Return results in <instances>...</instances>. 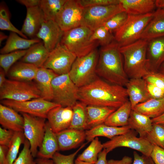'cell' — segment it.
<instances>
[{
    "instance_id": "1",
    "label": "cell",
    "mask_w": 164,
    "mask_h": 164,
    "mask_svg": "<svg viewBox=\"0 0 164 164\" xmlns=\"http://www.w3.org/2000/svg\"><path fill=\"white\" fill-rule=\"evenodd\" d=\"M78 100L87 105L117 109L129 100L124 87L110 83L98 77L89 84L79 88Z\"/></svg>"
},
{
    "instance_id": "4",
    "label": "cell",
    "mask_w": 164,
    "mask_h": 164,
    "mask_svg": "<svg viewBox=\"0 0 164 164\" xmlns=\"http://www.w3.org/2000/svg\"><path fill=\"white\" fill-rule=\"evenodd\" d=\"M93 32L84 26L63 32L60 43L77 57L84 56L99 45L98 41L91 40Z\"/></svg>"
},
{
    "instance_id": "40",
    "label": "cell",
    "mask_w": 164,
    "mask_h": 164,
    "mask_svg": "<svg viewBox=\"0 0 164 164\" xmlns=\"http://www.w3.org/2000/svg\"><path fill=\"white\" fill-rule=\"evenodd\" d=\"M0 29L16 33L22 37L28 39V37L16 28L10 22L9 10L3 4H1L0 6Z\"/></svg>"
},
{
    "instance_id": "46",
    "label": "cell",
    "mask_w": 164,
    "mask_h": 164,
    "mask_svg": "<svg viewBox=\"0 0 164 164\" xmlns=\"http://www.w3.org/2000/svg\"><path fill=\"white\" fill-rule=\"evenodd\" d=\"M78 1L84 8L96 6L116 5L119 3V0H78Z\"/></svg>"
},
{
    "instance_id": "6",
    "label": "cell",
    "mask_w": 164,
    "mask_h": 164,
    "mask_svg": "<svg viewBox=\"0 0 164 164\" xmlns=\"http://www.w3.org/2000/svg\"><path fill=\"white\" fill-rule=\"evenodd\" d=\"M153 12L141 15H128L125 23L115 33V40L120 47L140 39L143 31L153 16Z\"/></svg>"
},
{
    "instance_id": "53",
    "label": "cell",
    "mask_w": 164,
    "mask_h": 164,
    "mask_svg": "<svg viewBox=\"0 0 164 164\" xmlns=\"http://www.w3.org/2000/svg\"><path fill=\"white\" fill-rule=\"evenodd\" d=\"M8 149V147L0 145V164H6Z\"/></svg>"
},
{
    "instance_id": "49",
    "label": "cell",
    "mask_w": 164,
    "mask_h": 164,
    "mask_svg": "<svg viewBox=\"0 0 164 164\" xmlns=\"http://www.w3.org/2000/svg\"><path fill=\"white\" fill-rule=\"evenodd\" d=\"M146 83L148 91L151 98L160 99L164 98V90L151 84Z\"/></svg>"
},
{
    "instance_id": "12",
    "label": "cell",
    "mask_w": 164,
    "mask_h": 164,
    "mask_svg": "<svg viewBox=\"0 0 164 164\" xmlns=\"http://www.w3.org/2000/svg\"><path fill=\"white\" fill-rule=\"evenodd\" d=\"M123 11L124 9L119 3L84 8L82 26H86L94 30L103 25L114 15Z\"/></svg>"
},
{
    "instance_id": "14",
    "label": "cell",
    "mask_w": 164,
    "mask_h": 164,
    "mask_svg": "<svg viewBox=\"0 0 164 164\" xmlns=\"http://www.w3.org/2000/svg\"><path fill=\"white\" fill-rule=\"evenodd\" d=\"M84 9L78 0H67L55 21L63 32L82 26Z\"/></svg>"
},
{
    "instance_id": "21",
    "label": "cell",
    "mask_w": 164,
    "mask_h": 164,
    "mask_svg": "<svg viewBox=\"0 0 164 164\" xmlns=\"http://www.w3.org/2000/svg\"><path fill=\"white\" fill-rule=\"evenodd\" d=\"M0 124L5 128L23 132V117L12 108L0 104Z\"/></svg>"
},
{
    "instance_id": "26",
    "label": "cell",
    "mask_w": 164,
    "mask_h": 164,
    "mask_svg": "<svg viewBox=\"0 0 164 164\" xmlns=\"http://www.w3.org/2000/svg\"><path fill=\"white\" fill-rule=\"evenodd\" d=\"M38 69L33 65L21 61L14 64L7 74L11 80L31 81L34 80Z\"/></svg>"
},
{
    "instance_id": "45",
    "label": "cell",
    "mask_w": 164,
    "mask_h": 164,
    "mask_svg": "<svg viewBox=\"0 0 164 164\" xmlns=\"http://www.w3.org/2000/svg\"><path fill=\"white\" fill-rule=\"evenodd\" d=\"M142 78L147 83L164 90V76L158 71H149Z\"/></svg>"
},
{
    "instance_id": "34",
    "label": "cell",
    "mask_w": 164,
    "mask_h": 164,
    "mask_svg": "<svg viewBox=\"0 0 164 164\" xmlns=\"http://www.w3.org/2000/svg\"><path fill=\"white\" fill-rule=\"evenodd\" d=\"M86 106L84 104L77 102L72 108L73 114L69 128L84 131L88 129Z\"/></svg>"
},
{
    "instance_id": "2",
    "label": "cell",
    "mask_w": 164,
    "mask_h": 164,
    "mask_svg": "<svg viewBox=\"0 0 164 164\" xmlns=\"http://www.w3.org/2000/svg\"><path fill=\"white\" fill-rule=\"evenodd\" d=\"M118 44L115 40L101 46L96 68V73L105 81L125 87L129 79L124 68L123 57Z\"/></svg>"
},
{
    "instance_id": "25",
    "label": "cell",
    "mask_w": 164,
    "mask_h": 164,
    "mask_svg": "<svg viewBox=\"0 0 164 164\" xmlns=\"http://www.w3.org/2000/svg\"><path fill=\"white\" fill-rule=\"evenodd\" d=\"M58 150L56 133L53 131L48 121L46 122L44 137L37 156L38 158L52 159L54 154Z\"/></svg>"
},
{
    "instance_id": "30",
    "label": "cell",
    "mask_w": 164,
    "mask_h": 164,
    "mask_svg": "<svg viewBox=\"0 0 164 164\" xmlns=\"http://www.w3.org/2000/svg\"><path fill=\"white\" fill-rule=\"evenodd\" d=\"M18 35L14 32L10 33L5 45L0 50L1 54L27 50L33 45L40 42L38 39H28L20 37Z\"/></svg>"
},
{
    "instance_id": "52",
    "label": "cell",
    "mask_w": 164,
    "mask_h": 164,
    "mask_svg": "<svg viewBox=\"0 0 164 164\" xmlns=\"http://www.w3.org/2000/svg\"><path fill=\"white\" fill-rule=\"evenodd\" d=\"M40 0H17L19 3L25 5L27 9L39 6Z\"/></svg>"
},
{
    "instance_id": "24",
    "label": "cell",
    "mask_w": 164,
    "mask_h": 164,
    "mask_svg": "<svg viewBox=\"0 0 164 164\" xmlns=\"http://www.w3.org/2000/svg\"><path fill=\"white\" fill-rule=\"evenodd\" d=\"M131 129L128 125L114 127L104 123L86 130V139L89 142L98 136L104 137L111 139L115 136L127 133Z\"/></svg>"
},
{
    "instance_id": "55",
    "label": "cell",
    "mask_w": 164,
    "mask_h": 164,
    "mask_svg": "<svg viewBox=\"0 0 164 164\" xmlns=\"http://www.w3.org/2000/svg\"><path fill=\"white\" fill-rule=\"evenodd\" d=\"M152 123L159 124L164 126V113L160 116L152 119Z\"/></svg>"
},
{
    "instance_id": "10",
    "label": "cell",
    "mask_w": 164,
    "mask_h": 164,
    "mask_svg": "<svg viewBox=\"0 0 164 164\" xmlns=\"http://www.w3.org/2000/svg\"><path fill=\"white\" fill-rule=\"evenodd\" d=\"M1 104L12 108L17 112L46 118L48 112L56 107L60 106L41 98L24 101L3 100Z\"/></svg>"
},
{
    "instance_id": "28",
    "label": "cell",
    "mask_w": 164,
    "mask_h": 164,
    "mask_svg": "<svg viewBox=\"0 0 164 164\" xmlns=\"http://www.w3.org/2000/svg\"><path fill=\"white\" fill-rule=\"evenodd\" d=\"M86 109L88 129L104 123L108 116L116 110L108 107L93 105H87Z\"/></svg>"
},
{
    "instance_id": "15",
    "label": "cell",
    "mask_w": 164,
    "mask_h": 164,
    "mask_svg": "<svg viewBox=\"0 0 164 164\" xmlns=\"http://www.w3.org/2000/svg\"><path fill=\"white\" fill-rule=\"evenodd\" d=\"M63 32L55 21L44 20L36 37L42 40L45 48L50 52L60 43Z\"/></svg>"
},
{
    "instance_id": "5",
    "label": "cell",
    "mask_w": 164,
    "mask_h": 164,
    "mask_svg": "<svg viewBox=\"0 0 164 164\" xmlns=\"http://www.w3.org/2000/svg\"><path fill=\"white\" fill-rule=\"evenodd\" d=\"M99 53L95 49L84 56L77 57L73 63L68 74L78 88L89 84L98 77L96 68Z\"/></svg>"
},
{
    "instance_id": "58",
    "label": "cell",
    "mask_w": 164,
    "mask_h": 164,
    "mask_svg": "<svg viewBox=\"0 0 164 164\" xmlns=\"http://www.w3.org/2000/svg\"><path fill=\"white\" fill-rule=\"evenodd\" d=\"M155 5L157 8L164 9V0H155Z\"/></svg>"
},
{
    "instance_id": "9",
    "label": "cell",
    "mask_w": 164,
    "mask_h": 164,
    "mask_svg": "<svg viewBox=\"0 0 164 164\" xmlns=\"http://www.w3.org/2000/svg\"><path fill=\"white\" fill-rule=\"evenodd\" d=\"M103 149L108 153L119 147H125L138 151L142 154L150 156L153 145L145 138L138 137L131 129L124 134L116 136L103 143Z\"/></svg>"
},
{
    "instance_id": "39",
    "label": "cell",
    "mask_w": 164,
    "mask_h": 164,
    "mask_svg": "<svg viewBox=\"0 0 164 164\" xmlns=\"http://www.w3.org/2000/svg\"><path fill=\"white\" fill-rule=\"evenodd\" d=\"M91 40L98 41L101 46L108 45L115 40L114 35L103 25L93 30Z\"/></svg>"
},
{
    "instance_id": "54",
    "label": "cell",
    "mask_w": 164,
    "mask_h": 164,
    "mask_svg": "<svg viewBox=\"0 0 164 164\" xmlns=\"http://www.w3.org/2000/svg\"><path fill=\"white\" fill-rule=\"evenodd\" d=\"M107 153L104 149L98 154L97 161L95 164H107L108 160L106 159Z\"/></svg>"
},
{
    "instance_id": "27",
    "label": "cell",
    "mask_w": 164,
    "mask_h": 164,
    "mask_svg": "<svg viewBox=\"0 0 164 164\" xmlns=\"http://www.w3.org/2000/svg\"><path fill=\"white\" fill-rule=\"evenodd\" d=\"M119 4L128 15H141L153 12L154 0H119Z\"/></svg>"
},
{
    "instance_id": "50",
    "label": "cell",
    "mask_w": 164,
    "mask_h": 164,
    "mask_svg": "<svg viewBox=\"0 0 164 164\" xmlns=\"http://www.w3.org/2000/svg\"><path fill=\"white\" fill-rule=\"evenodd\" d=\"M133 154L134 159L132 164H154L150 156L143 154L140 155L135 151Z\"/></svg>"
},
{
    "instance_id": "22",
    "label": "cell",
    "mask_w": 164,
    "mask_h": 164,
    "mask_svg": "<svg viewBox=\"0 0 164 164\" xmlns=\"http://www.w3.org/2000/svg\"><path fill=\"white\" fill-rule=\"evenodd\" d=\"M57 75L51 70L43 67L39 68L34 80L40 92L41 98L48 101H52V83L53 79Z\"/></svg>"
},
{
    "instance_id": "36",
    "label": "cell",
    "mask_w": 164,
    "mask_h": 164,
    "mask_svg": "<svg viewBox=\"0 0 164 164\" xmlns=\"http://www.w3.org/2000/svg\"><path fill=\"white\" fill-rule=\"evenodd\" d=\"M103 149V144L97 137H96L77 159L85 162L95 164L97 161L98 155Z\"/></svg>"
},
{
    "instance_id": "3",
    "label": "cell",
    "mask_w": 164,
    "mask_h": 164,
    "mask_svg": "<svg viewBox=\"0 0 164 164\" xmlns=\"http://www.w3.org/2000/svg\"><path fill=\"white\" fill-rule=\"evenodd\" d=\"M147 41L140 39L120 47L125 71L129 79L142 78L149 71L146 63Z\"/></svg>"
},
{
    "instance_id": "42",
    "label": "cell",
    "mask_w": 164,
    "mask_h": 164,
    "mask_svg": "<svg viewBox=\"0 0 164 164\" xmlns=\"http://www.w3.org/2000/svg\"><path fill=\"white\" fill-rule=\"evenodd\" d=\"M128 14L124 11L118 12L111 17L104 24L111 32H115L124 24Z\"/></svg>"
},
{
    "instance_id": "32",
    "label": "cell",
    "mask_w": 164,
    "mask_h": 164,
    "mask_svg": "<svg viewBox=\"0 0 164 164\" xmlns=\"http://www.w3.org/2000/svg\"><path fill=\"white\" fill-rule=\"evenodd\" d=\"M132 110L151 119L156 118L164 113V98L160 99L151 98L137 104Z\"/></svg>"
},
{
    "instance_id": "23",
    "label": "cell",
    "mask_w": 164,
    "mask_h": 164,
    "mask_svg": "<svg viewBox=\"0 0 164 164\" xmlns=\"http://www.w3.org/2000/svg\"><path fill=\"white\" fill-rule=\"evenodd\" d=\"M164 36V9L157 8L143 31L141 39L148 40Z\"/></svg>"
},
{
    "instance_id": "60",
    "label": "cell",
    "mask_w": 164,
    "mask_h": 164,
    "mask_svg": "<svg viewBox=\"0 0 164 164\" xmlns=\"http://www.w3.org/2000/svg\"><path fill=\"white\" fill-rule=\"evenodd\" d=\"M158 72L164 76V62L161 65Z\"/></svg>"
},
{
    "instance_id": "18",
    "label": "cell",
    "mask_w": 164,
    "mask_h": 164,
    "mask_svg": "<svg viewBox=\"0 0 164 164\" xmlns=\"http://www.w3.org/2000/svg\"><path fill=\"white\" fill-rule=\"evenodd\" d=\"M125 87L132 109L137 104L151 98L147 83L143 78L129 79Z\"/></svg>"
},
{
    "instance_id": "59",
    "label": "cell",
    "mask_w": 164,
    "mask_h": 164,
    "mask_svg": "<svg viewBox=\"0 0 164 164\" xmlns=\"http://www.w3.org/2000/svg\"><path fill=\"white\" fill-rule=\"evenodd\" d=\"M8 37L5 34L2 32H0V45L2 41L5 39H7Z\"/></svg>"
},
{
    "instance_id": "33",
    "label": "cell",
    "mask_w": 164,
    "mask_h": 164,
    "mask_svg": "<svg viewBox=\"0 0 164 164\" xmlns=\"http://www.w3.org/2000/svg\"><path fill=\"white\" fill-rule=\"evenodd\" d=\"M132 110L131 103L128 100L111 113L104 124L114 127L128 125L129 118Z\"/></svg>"
},
{
    "instance_id": "48",
    "label": "cell",
    "mask_w": 164,
    "mask_h": 164,
    "mask_svg": "<svg viewBox=\"0 0 164 164\" xmlns=\"http://www.w3.org/2000/svg\"><path fill=\"white\" fill-rule=\"evenodd\" d=\"M15 132L0 127V145L9 147L14 134Z\"/></svg>"
},
{
    "instance_id": "57",
    "label": "cell",
    "mask_w": 164,
    "mask_h": 164,
    "mask_svg": "<svg viewBox=\"0 0 164 164\" xmlns=\"http://www.w3.org/2000/svg\"><path fill=\"white\" fill-rule=\"evenodd\" d=\"M6 74L3 70L0 67V88L5 84L7 79L5 77Z\"/></svg>"
},
{
    "instance_id": "37",
    "label": "cell",
    "mask_w": 164,
    "mask_h": 164,
    "mask_svg": "<svg viewBox=\"0 0 164 164\" xmlns=\"http://www.w3.org/2000/svg\"><path fill=\"white\" fill-rule=\"evenodd\" d=\"M26 138L23 132H15L7 151L6 164H13L16 159L20 146Z\"/></svg>"
},
{
    "instance_id": "31",
    "label": "cell",
    "mask_w": 164,
    "mask_h": 164,
    "mask_svg": "<svg viewBox=\"0 0 164 164\" xmlns=\"http://www.w3.org/2000/svg\"><path fill=\"white\" fill-rule=\"evenodd\" d=\"M128 125L136 131L139 137L145 138L151 131L152 125V119L133 110L129 118Z\"/></svg>"
},
{
    "instance_id": "16",
    "label": "cell",
    "mask_w": 164,
    "mask_h": 164,
    "mask_svg": "<svg viewBox=\"0 0 164 164\" xmlns=\"http://www.w3.org/2000/svg\"><path fill=\"white\" fill-rule=\"evenodd\" d=\"M146 58L148 71L158 72L164 62V36L147 40Z\"/></svg>"
},
{
    "instance_id": "61",
    "label": "cell",
    "mask_w": 164,
    "mask_h": 164,
    "mask_svg": "<svg viewBox=\"0 0 164 164\" xmlns=\"http://www.w3.org/2000/svg\"><path fill=\"white\" fill-rule=\"evenodd\" d=\"M74 164H86V162L76 159L74 161Z\"/></svg>"
},
{
    "instance_id": "51",
    "label": "cell",
    "mask_w": 164,
    "mask_h": 164,
    "mask_svg": "<svg viewBox=\"0 0 164 164\" xmlns=\"http://www.w3.org/2000/svg\"><path fill=\"white\" fill-rule=\"evenodd\" d=\"M132 162L131 157L125 156L120 160L110 159L108 161L107 164H132Z\"/></svg>"
},
{
    "instance_id": "11",
    "label": "cell",
    "mask_w": 164,
    "mask_h": 164,
    "mask_svg": "<svg viewBox=\"0 0 164 164\" xmlns=\"http://www.w3.org/2000/svg\"><path fill=\"white\" fill-rule=\"evenodd\" d=\"M24 119L23 133L30 144L33 157L37 155L38 148L42 144L45 132V118L21 113Z\"/></svg>"
},
{
    "instance_id": "38",
    "label": "cell",
    "mask_w": 164,
    "mask_h": 164,
    "mask_svg": "<svg viewBox=\"0 0 164 164\" xmlns=\"http://www.w3.org/2000/svg\"><path fill=\"white\" fill-rule=\"evenodd\" d=\"M27 50L16 51L9 53L1 54L0 66L6 74L16 62L22 58L26 53Z\"/></svg>"
},
{
    "instance_id": "8",
    "label": "cell",
    "mask_w": 164,
    "mask_h": 164,
    "mask_svg": "<svg viewBox=\"0 0 164 164\" xmlns=\"http://www.w3.org/2000/svg\"><path fill=\"white\" fill-rule=\"evenodd\" d=\"M52 101L63 107L73 108L77 102L79 88L72 81L68 73L58 75L52 83Z\"/></svg>"
},
{
    "instance_id": "56",
    "label": "cell",
    "mask_w": 164,
    "mask_h": 164,
    "mask_svg": "<svg viewBox=\"0 0 164 164\" xmlns=\"http://www.w3.org/2000/svg\"><path fill=\"white\" fill-rule=\"evenodd\" d=\"M36 164H54L53 160L38 158L35 160Z\"/></svg>"
},
{
    "instance_id": "20",
    "label": "cell",
    "mask_w": 164,
    "mask_h": 164,
    "mask_svg": "<svg viewBox=\"0 0 164 164\" xmlns=\"http://www.w3.org/2000/svg\"><path fill=\"white\" fill-rule=\"evenodd\" d=\"M44 20L43 13L39 6L27 8L21 31L27 37L33 39L36 36Z\"/></svg>"
},
{
    "instance_id": "29",
    "label": "cell",
    "mask_w": 164,
    "mask_h": 164,
    "mask_svg": "<svg viewBox=\"0 0 164 164\" xmlns=\"http://www.w3.org/2000/svg\"><path fill=\"white\" fill-rule=\"evenodd\" d=\"M43 42L36 43L27 50L25 55L21 59L22 62L33 65L39 68L42 67L50 53Z\"/></svg>"
},
{
    "instance_id": "44",
    "label": "cell",
    "mask_w": 164,
    "mask_h": 164,
    "mask_svg": "<svg viewBox=\"0 0 164 164\" xmlns=\"http://www.w3.org/2000/svg\"><path fill=\"white\" fill-rule=\"evenodd\" d=\"M87 143L82 145L75 152L69 155H64L56 152L52 159L54 164H74V159L77 153L84 148Z\"/></svg>"
},
{
    "instance_id": "41",
    "label": "cell",
    "mask_w": 164,
    "mask_h": 164,
    "mask_svg": "<svg viewBox=\"0 0 164 164\" xmlns=\"http://www.w3.org/2000/svg\"><path fill=\"white\" fill-rule=\"evenodd\" d=\"M145 138L152 144L156 145L164 149V126L152 123V129Z\"/></svg>"
},
{
    "instance_id": "35",
    "label": "cell",
    "mask_w": 164,
    "mask_h": 164,
    "mask_svg": "<svg viewBox=\"0 0 164 164\" xmlns=\"http://www.w3.org/2000/svg\"><path fill=\"white\" fill-rule=\"evenodd\" d=\"M67 0H40L39 7L44 20H55Z\"/></svg>"
},
{
    "instance_id": "19",
    "label": "cell",
    "mask_w": 164,
    "mask_h": 164,
    "mask_svg": "<svg viewBox=\"0 0 164 164\" xmlns=\"http://www.w3.org/2000/svg\"><path fill=\"white\" fill-rule=\"evenodd\" d=\"M56 134L60 151L75 148L86 139L85 131L73 128H68Z\"/></svg>"
},
{
    "instance_id": "13",
    "label": "cell",
    "mask_w": 164,
    "mask_h": 164,
    "mask_svg": "<svg viewBox=\"0 0 164 164\" xmlns=\"http://www.w3.org/2000/svg\"><path fill=\"white\" fill-rule=\"evenodd\" d=\"M77 58L60 43L50 52L42 67L51 70L58 75L67 74Z\"/></svg>"
},
{
    "instance_id": "43",
    "label": "cell",
    "mask_w": 164,
    "mask_h": 164,
    "mask_svg": "<svg viewBox=\"0 0 164 164\" xmlns=\"http://www.w3.org/2000/svg\"><path fill=\"white\" fill-rule=\"evenodd\" d=\"M30 150V144L26 138L23 147L18 157L13 164H36Z\"/></svg>"
},
{
    "instance_id": "62",
    "label": "cell",
    "mask_w": 164,
    "mask_h": 164,
    "mask_svg": "<svg viewBox=\"0 0 164 164\" xmlns=\"http://www.w3.org/2000/svg\"><path fill=\"white\" fill-rule=\"evenodd\" d=\"M86 164H94L92 163L86 162Z\"/></svg>"
},
{
    "instance_id": "47",
    "label": "cell",
    "mask_w": 164,
    "mask_h": 164,
    "mask_svg": "<svg viewBox=\"0 0 164 164\" xmlns=\"http://www.w3.org/2000/svg\"><path fill=\"white\" fill-rule=\"evenodd\" d=\"M153 145L150 157L154 164H164V149L156 145Z\"/></svg>"
},
{
    "instance_id": "17",
    "label": "cell",
    "mask_w": 164,
    "mask_h": 164,
    "mask_svg": "<svg viewBox=\"0 0 164 164\" xmlns=\"http://www.w3.org/2000/svg\"><path fill=\"white\" fill-rule=\"evenodd\" d=\"M73 114L72 108L59 106L50 110L46 118L52 130L56 133L69 128Z\"/></svg>"
},
{
    "instance_id": "7",
    "label": "cell",
    "mask_w": 164,
    "mask_h": 164,
    "mask_svg": "<svg viewBox=\"0 0 164 164\" xmlns=\"http://www.w3.org/2000/svg\"><path fill=\"white\" fill-rule=\"evenodd\" d=\"M41 98V94L35 83L7 79L0 88V99L24 101Z\"/></svg>"
}]
</instances>
